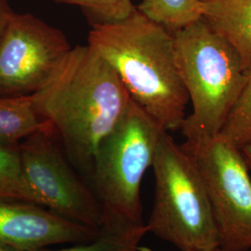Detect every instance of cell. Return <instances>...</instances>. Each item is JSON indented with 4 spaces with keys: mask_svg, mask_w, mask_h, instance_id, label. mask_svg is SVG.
Instances as JSON below:
<instances>
[{
    "mask_svg": "<svg viewBox=\"0 0 251 251\" xmlns=\"http://www.w3.org/2000/svg\"><path fill=\"white\" fill-rule=\"evenodd\" d=\"M241 152L245 158V161L247 163L250 171H251V144L243 146L241 148Z\"/></svg>",
    "mask_w": 251,
    "mask_h": 251,
    "instance_id": "ac0fdd59",
    "label": "cell"
},
{
    "mask_svg": "<svg viewBox=\"0 0 251 251\" xmlns=\"http://www.w3.org/2000/svg\"><path fill=\"white\" fill-rule=\"evenodd\" d=\"M52 126L39 116L33 94L18 97L0 96V143L19 145L22 140Z\"/></svg>",
    "mask_w": 251,
    "mask_h": 251,
    "instance_id": "8fae6325",
    "label": "cell"
},
{
    "mask_svg": "<svg viewBox=\"0 0 251 251\" xmlns=\"http://www.w3.org/2000/svg\"><path fill=\"white\" fill-rule=\"evenodd\" d=\"M226 251L221 248H217V249H213V250H207V251Z\"/></svg>",
    "mask_w": 251,
    "mask_h": 251,
    "instance_id": "ffe728a7",
    "label": "cell"
},
{
    "mask_svg": "<svg viewBox=\"0 0 251 251\" xmlns=\"http://www.w3.org/2000/svg\"><path fill=\"white\" fill-rule=\"evenodd\" d=\"M0 202H28L42 206L25 178L19 145L0 143Z\"/></svg>",
    "mask_w": 251,
    "mask_h": 251,
    "instance_id": "4fadbf2b",
    "label": "cell"
},
{
    "mask_svg": "<svg viewBox=\"0 0 251 251\" xmlns=\"http://www.w3.org/2000/svg\"><path fill=\"white\" fill-rule=\"evenodd\" d=\"M164 131L131 100L124 117L101 141L91 171L93 191L106 213L144 224L141 184Z\"/></svg>",
    "mask_w": 251,
    "mask_h": 251,
    "instance_id": "5b68a950",
    "label": "cell"
},
{
    "mask_svg": "<svg viewBox=\"0 0 251 251\" xmlns=\"http://www.w3.org/2000/svg\"><path fill=\"white\" fill-rule=\"evenodd\" d=\"M201 18L239 56L251 75V0H199Z\"/></svg>",
    "mask_w": 251,
    "mask_h": 251,
    "instance_id": "30bf717a",
    "label": "cell"
},
{
    "mask_svg": "<svg viewBox=\"0 0 251 251\" xmlns=\"http://www.w3.org/2000/svg\"><path fill=\"white\" fill-rule=\"evenodd\" d=\"M53 134L52 128L40 130L19 144L27 181L42 206L75 223L100 229L105 220L103 206L65 160Z\"/></svg>",
    "mask_w": 251,
    "mask_h": 251,
    "instance_id": "ba28073f",
    "label": "cell"
},
{
    "mask_svg": "<svg viewBox=\"0 0 251 251\" xmlns=\"http://www.w3.org/2000/svg\"><path fill=\"white\" fill-rule=\"evenodd\" d=\"M152 167L155 193L148 232L181 251L220 248L204 181L195 163L168 131L158 141Z\"/></svg>",
    "mask_w": 251,
    "mask_h": 251,
    "instance_id": "277c9868",
    "label": "cell"
},
{
    "mask_svg": "<svg viewBox=\"0 0 251 251\" xmlns=\"http://www.w3.org/2000/svg\"><path fill=\"white\" fill-rule=\"evenodd\" d=\"M98 233L99 229L75 223L34 203L0 202V244L18 251L86 242Z\"/></svg>",
    "mask_w": 251,
    "mask_h": 251,
    "instance_id": "9c48e42d",
    "label": "cell"
},
{
    "mask_svg": "<svg viewBox=\"0 0 251 251\" xmlns=\"http://www.w3.org/2000/svg\"><path fill=\"white\" fill-rule=\"evenodd\" d=\"M13 13L14 11L10 8L9 2L7 0H0V40Z\"/></svg>",
    "mask_w": 251,
    "mask_h": 251,
    "instance_id": "e0dca14e",
    "label": "cell"
},
{
    "mask_svg": "<svg viewBox=\"0 0 251 251\" xmlns=\"http://www.w3.org/2000/svg\"><path fill=\"white\" fill-rule=\"evenodd\" d=\"M220 136L240 149L251 144V75L227 117Z\"/></svg>",
    "mask_w": 251,
    "mask_h": 251,
    "instance_id": "9a60e30c",
    "label": "cell"
},
{
    "mask_svg": "<svg viewBox=\"0 0 251 251\" xmlns=\"http://www.w3.org/2000/svg\"><path fill=\"white\" fill-rule=\"evenodd\" d=\"M137 9L171 33L201 18L199 0H142Z\"/></svg>",
    "mask_w": 251,
    "mask_h": 251,
    "instance_id": "5bb4252c",
    "label": "cell"
},
{
    "mask_svg": "<svg viewBox=\"0 0 251 251\" xmlns=\"http://www.w3.org/2000/svg\"><path fill=\"white\" fill-rule=\"evenodd\" d=\"M33 97L70 157L90 171L100 144L132 100L111 65L89 45L72 48L53 78Z\"/></svg>",
    "mask_w": 251,
    "mask_h": 251,
    "instance_id": "6da1fadb",
    "label": "cell"
},
{
    "mask_svg": "<svg viewBox=\"0 0 251 251\" xmlns=\"http://www.w3.org/2000/svg\"><path fill=\"white\" fill-rule=\"evenodd\" d=\"M147 232L144 224H134L105 212L104 223L94 239L72 248L38 251H140V243Z\"/></svg>",
    "mask_w": 251,
    "mask_h": 251,
    "instance_id": "7c38bea8",
    "label": "cell"
},
{
    "mask_svg": "<svg viewBox=\"0 0 251 251\" xmlns=\"http://www.w3.org/2000/svg\"><path fill=\"white\" fill-rule=\"evenodd\" d=\"M175 59L193 111L180 126L185 141L220 135L249 75L232 47L202 18L173 32Z\"/></svg>",
    "mask_w": 251,
    "mask_h": 251,
    "instance_id": "3957f363",
    "label": "cell"
},
{
    "mask_svg": "<svg viewBox=\"0 0 251 251\" xmlns=\"http://www.w3.org/2000/svg\"><path fill=\"white\" fill-rule=\"evenodd\" d=\"M88 45L111 65L131 100L164 130L180 128L189 97L176 63L173 33L136 7L124 20L91 25Z\"/></svg>",
    "mask_w": 251,
    "mask_h": 251,
    "instance_id": "7a4b0ae2",
    "label": "cell"
},
{
    "mask_svg": "<svg viewBox=\"0 0 251 251\" xmlns=\"http://www.w3.org/2000/svg\"><path fill=\"white\" fill-rule=\"evenodd\" d=\"M204 181L226 251L251 249V177L241 149L220 135L180 145Z\"/></svg>",
    "mask_w": 251,
    "mask_h": 251,
    "instance_id": "8992f818",
    "label": "cell"
},
{
    "mask_svg": "<svg viewBox=\"0 0 251 251\" xmlns=\"http://www.w3.org/2000/svg\"><path fill=\"white\" fill-rule=\"evenodd\" d=\"M57 4L79 7L91 25L116 23L128 17L135 9L131 0H50Z\"/></svg>",
    "mask_w": 251,
    "mask_h": 251,
    "instance_id": "2e32d148",
    "label": "cell"
},
{
    "mask_svg": "<svg viewBox=\"0 0 251 251\" xmlns=\"http://www.w3.org/2000/svg\"><path fill=\"white\" fill-rule=\"evenodd\" d=\"M65 35L31 13L14 12L0 40V96L42 90L71 51Z\"/></svg>",
    "mask_w": 251,
    "mask_h": 251,
    "instance_id": "52a82bcc",
    "label": "cell"
},
{
    "mask_svg": "<svg viewBox=\"0 0 251 251\" xmlns=\"http://www.w3.org/2000/svg\"><path fill=\"white\" fill-rule=\"evenodd\" d=\"M0 251H18V250H15V249H12V248H10V247H8V246H5V245H2V244H0Z\"/></svg>",
    "mask_w": 251,
    "mask_h": 251,
    "instance_id": "d6986e66",
    "label": "cell"
}]
</instances>
